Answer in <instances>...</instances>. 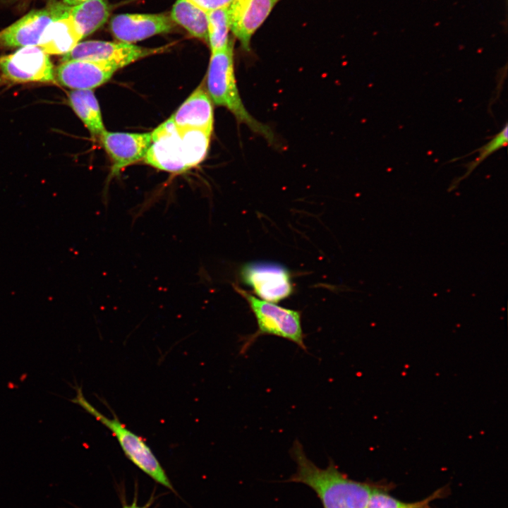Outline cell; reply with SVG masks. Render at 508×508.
<instances>
[{"label":"cell","mask_w":508,"mask_h":508,"mask_svg":"<svg viewBox=\"0 0 508 508\" xmlns=\"http://www.w3.org/2000/svg\"><path fill=\"white\" fill-rule=\"evenodd\" d=\"M152 141L143 159L157 169L181 174L205 158L211 134L200 130H179L171 118L151 132Z\"/></svg>","instance_id":"obj_2"},{"label":"cell","mask_w":508,"mask_h":508,"mask_svg":"<svg viewBox=\"0 0 508 508\" xmlns=\"http://www.w3.org/2000/svg\"><path fill=\"white\" fill-rule=\"evenodd\" d=\"M1 77L12 83H53L55 80L49 55L40 47H21L0 56Z\"/></svg>","instance_id":"obj_7"},{"label":"cell","mask_w":508,"mask_h":508,"mask_svg":"<svg viewBox=\"0 0 508 508\" xmlns=\"http://www.w3.org/2000/svg\"><path fill=\"white\" fill-rule=\"evenodd\" d=\"M165 47L146 48L124 42L90 40L79 42L64 55L62 61L90 60L104 61L119 68L144 57L164 52Z\"/></svg>","instance_id":"obj_9"},{"label":"cell","mask_w":508,"mask_h":508,"mask_svg":"<svg viewBox=\"0 0 508 508\" xmlns=\"http://www.w3.org/2000/svg\"><path fill=\"white\" fill-rule=\"evenodd\" d=\"M73 388L75 389L76 395L70 401L80 406L108 428L116 438L125 456L135 466L155 482L176 493L165 470L145 441L127 428L114 413L113 416L109 418L95 409L86 399L82 387L77 383Z\"/></svg>","instance_id":"obj_4"},{"label":"cell","mask_w":508,"mask_h":508,"mask_svg":"<svg viewBox=\"0 0 508 508\" xmlns=\"http://www.w3.org/2000/svg\"><path fill=\"white\" fill-rule=\"evenodd\" d=\"M281 0H234L227 7L230 30L242 49L250 51L251 37Z\"/></svg>","instance_id":"obj_12"},{"label":"cell","mask_w":508,"mask_h":508,"mask_svg":"<svg viewBox=\"0 0 508 508\" xmlns=\"http://www.w3.org/2000/svg\"><path fill=\"white\" fill-rule=\"evenodd\" d=\"M179 130H200L211 134L214 128L212 101L201 83L170 116Z\"/></svg>","instance_id":"obj_14"},{"label":"cell","mask_w":508,"mask_h":508,"mask_svg":"<svg viewBox=\"0 0 508 508\" xmlns=\"http://www.w3.org/2000/svg\"><path fill=\"white\" fill-rule=\"evenodd\" d=\"M110 13V6L105 0H89L71 6L69 11L83 38L104 25Z\"/></svg>","instance_id":"obj_17"},{"label":"cell","mask_w":508,"mask_h":508,"mask_svg":"<svg viewBox=\"0 0 508 508\" xmlns=\"http://www.w3.org/2000/svg\"><path fill=\"white\" fill-rule=\"evenodd\" d=\"M148 507H149V504H145V506H143V507L138 506L137 504L136 498H135L134 501L133 502V503L131 504H123V507L121 508H148Z\"/></svg>","instance_id":"obj_24"},{"label":"cell","mask_w":508,"mask_h":508,"mask_svg":"<svg viewBox=\"0 0 508 508\" xmlns=\"http://www.w3.org/2000/svg\"><path fill=\"white\" fill-rule=\"evenodd\" d=\"M83 39L68 13L53 21L44 32L39 47L47 54H66Z\"/></svg>","instance_id":"obj_15"},{"label":"cell","mask_w":508,"mask_h":508,"mask_svg":"<svg viewBox=\"0 0 508 508\" xmlns=\"http://www.w3.org/2000/svg\"><path fill=\"white\" fill-rule=\"evenodd\" d=\"M119 69L104 61L70 60L62 61L56 73L58 81L73 90H92L107 83Z\"/></svg>","instance_id":"obj_13"},{"label":"cell","mask_w":508,"mask_h":508,"mask_svg":"<svg viewBox=\"0 0 508 508\" xmlns=\"http://www.w3.org/2000/svg\"><path fill=\"white\" fill-rule=\"evenodd\" d=\"M207 44L211 53L224 49L229 42L230 30L227 7L207 12Z\"/></svg>","instance_id":"obj_20"},{"label":"cell","mask_w":508,"mask_h":508,"mask_svg":"<svg viewBox=\"0 0 508 508\" xmlns=\"http://www.w3.org/2000/svg\"><path fill=\"white\" fill-rule=\"evenodd\" d=\"M507 140L508 126L507 123H506L502 130L499 133L493 135L486 144H485L480 147H478L476 150L473 151L471 153L467 154L460 158H455L452 160H450V162H454L459 159L471 155L473 152H478V156L474 160L464 164V167L466 169L465 174L461 177L458 178L456 180L454 181L453 183L450 186V188L452 190L454 187H456L459 182L467 178L475 170V169L478 165H480V164L483 162L488 157L491 155L495 152L499 150L500 149L506 147L507 145Z\"/></svg>","instance_id":"obj_21"},{"label":"cell","mask_w":508,"mask_h":508,"mask_svg":"<svg viewBox=\"0 0 508 508\" xmlns=\"http://www.w3.org/2000/svg\"><path fill=\"white\" fill-rule=\"evenodd\" d=\"M236 291L245 298L257 322V332L249 336L243 344L241 353L261 335H273L291 341L306 351L305 334L301 325V315L298 310L281 307L249 294L238 286Z\"/></svg>","instance_id":"obj_5"},{"label":"cell","mask_w":508,"mask_h":508,"mask_svg":"<svg viewBox=\"0 0 508 508\" xmlns=\"http://www.w3.org/2000/svg\"><path fill=\"white\" fill-rule=\"evenodd\" d=\"M169 14L176 25L207 43V12L186 0H176Z\"/></svg>","instance_id":"obj_18"},{"label":"cell","mask_w":508,"mask_h":508,"mask_svg":"<svg viewBox=\"0 0 508 508\" xmlns=\"http://www.w3.org/2000/svg\"><path fill=\"white\" fill-rule=\"evenodd\" d=\"M89 0H63L62 3L68 6H74Z\"/></svg>","instance_id":"obj_23"},{"label":"cell","mask_w":508,"mask_h":508,"mask_svg":"<svg viewBox=\"0 0 508 508\" xmlns=\"http://www.w3.org/2000/svg\"><path fill=\"white\" fill-rule=\"evenodd\" d=\"M99 140L109 157L111 167L109 177L119 176L126 167L146 155L151 144L152 134L149 133H121L104 131Z\"/></svg>","instance_id":"obj_10"},{"label":"cell","mask_w":508,"mask_h":508,"mask_svg":"<svg viewBox=\"0 0 508 508\" xmlns=\"http://www.w3.org/2000/svg\"><path fill=\"white\" fill-rule=\"evenodd\" d=\"M176 24L169 13H123L114 16L109 22L113 36L121 42L133 43L172 31Z\"/></svg>","instance_id":"obj_11"},{"label":"cell","mask_w":508,"mask_h":508,"mask_svg":"<svg viewBox=\"0 0 508 508\" xmlns=\"http://www.w3.org/2000/svg\"><path fill=\"white\" fill-rule=\"evenodd\" d=\"M291 453L297 469L288 481L310 487L317 494L323 508H366L376 484L349 478L332 461L325 468H319L306 456L298 441L294 442Z\"/></svg>","instance_id":"obj_1"},{"label":"cell","mask_w":508,"mask_h":508,"mask_svg":"<svg viewBox=\"0 0 508 508\" xmlns=\"http://www.w3.org/2000/svg\"><path fill=\"white\" fill-rule=\"evenodd\" d=\"M68 104L83 121L94 139L106 131L98 101L92 90H73L68 93Z\"/></svg>","instance_id":"obj_16"},{"label":"cell","mask_w":508,"mask_h":508,"mask_svg":"<svg viewBox=\"0 0 508 508\" xmlns=\"http://www.w3.org/2000/svg\"><path fill=\"white\" fill-rule=\"evenodd\" d=\"M242 283L252 288L259 298L277 303L289 297L294 291L289 270L278 263L250 262L239 270Z\"/></svg>","instance_id":"obj_6"},{"label":"cell","mask_w":508,"mask_h":508,"mask_svg":"<svg viewBox=\"0 0 508 508\" xmlns=\"http://www.w3.org/2000/svg\"><path fill=\"white\" fill-rule=\"evenodd\" d=\"M70 7L52 1L44 8L32 10L0 31V47L37 46L46 28L69 13Z\"/></svg>","instance_id":"obj_8"},{"label":"cell","mask_w":508,"mask_h":508,"mask_svg":"<svg viewBox=\"0 0 508 508\" xmlns=\"http://www.w3.org/2000/svg\"><path fill=\"white\" fill-rule=\"evenodd\" d=\"M389 485L376 484L370 495L366 508H433L432 501L446 496V488H441L426 498L413 502L401 501L389 493Z\"/></svg>","instance_id":"obj_19"},{"label":"cell","mask_w":508,"mask_h":508,"mask_svg":"<svg viewBox=\"0 0 508 508\" xmlns=\"http://www.w3.org/2000/svg\"><path fill=\"white\" fill-rule=\"evenodd\" d=\"M205 12L228 7L234 0H186Z\"/></svg>","instance_id":"obj_22"},{"label":"cell","mask_w":508,"mask_h":508,"mask_svg":"<svg viewBox=\"0 0 508 508\" xmlns=\"http://www.w3.org/2000/svg\"><path fill=\"white\" fill-rule=\"evenodd\" d=\"M206 86L212 101L216 105L227 109L239 124L246 125L270 144L276 142L272 129L254 118L241 98L235 76L234 41L231 39L224 49L211 53Z\"/></svg>","instance_id":"obj_3"}]
</instances>
